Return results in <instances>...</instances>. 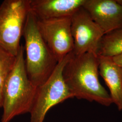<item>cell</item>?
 Instances as JSON below:
<instances>
[{
  "label": "cell",
  "mask_w": 122,
  "mask_h": 122,
  "mask_svg": "<svg viewBox=\"0 0 122 122\" xmlns=\"http://www.w3.org/2000/svg\"><path fill=\"white\" fill-rule=\"evenodd\" d=\"M82 7L105 34L122 28V5L117 0H85Z\"/></svg>",
  "instance_id": "cell-8"
},
{
  "label": "cell",
  "mask_w": 122,
  "mask_h": 122,
  "mask_svg": "<svg viewBox=\"0 0 122 122\" xmlns=\"http://www.w3.org/2000/svg\"><path fill=\"white\" fill-rule=\"evenodd\" d=\"M30 0H5L0 5V46L16 56L30 11Z\"/></svg>",
  "instance_id": "cell-5"
},
{
  "label": "cell",
  "mask_w": 122,
  "mask_h": 122,
  "mask_svg": "<svg viewBox=\"0 0 122 122\" xmlns=\"http://www.w3.org/2000/svg\"><path fill=\"white\" fill-rule=\"evenodd\" d=\"M112 58L115 63L122 67V53Z\"/></svg>",
  "instance_id": "cell-13"
},
{
  "label": "cell",
  "mask_w": 122,
  "mask_h": 122,
  "mask_svg": "<svg viewBox=\"0 0 122 122\" xmlns=\"http://www.w3.org/2000/svg\"><path fill=\"white\" fill-rule=\"evenodd\" d=\"M15 56L0 46V108H2L3 91L5 80L12 69L15 61Z\"/></svg>",
  "instance_id": "cell-12"
},
{
  "label": "cell",
  "mask_w": 122,
  "mask_h": 122,
  "mask_svg": "<svg viewBox=\"0 0 122 122\" xmlns=\"http://www.w3.org/2000/svg\"><path fill=\"white\" fill-rule=\"evenodd\" d=\"M71 30L74 55L86 53L98 55L100 41L105 32L83 7L71 16Z\"/></svg>",
  "instance_id": "cell-6"
},
{
  "label": "cell",
  "mask_w": 122,
  "mask_h": 122,
  "mask_svg": "<svg viewBox=\"0 0 122 122\" xmlns=\"http://www.w3.org/2000/svg\"><path fill=\"white\" fill-rule=\"evenodd\" d=\"M122 53V28L105 34L100 41L98 55L114 57Z\"/></svg>",
  "instance_id": "cell-11"
},
{
  "label": "cell",
  "mask_w": 122,
  "mask_h": 122,
  "mask_svg": "<svg viewBox=\"0 0 122 122\" xmlns=\"http://www.w3.org/2000/svg\"><path fill=\"white\" fill-rule=\"evenodd\" d=\"M117 1L120 5H122V0H117Z\"/></svg>",
  "instance_id": "cell-14"
},
{
  "label": "cell",
  "mask_w": 122,
  "mask_h": 122,
  "mask_svg": "<svg viewBox=\"0 0 122 122\" xmlns=\"http://www.w3.org/2000/svg\"><path fill=\"white\" fill-rule=\"evenodd\" d=\"M72 52L59 61L52 74L37 86L30 111V122H44L48 111L54 106L73 98L63 76V71Z\"/></svg>",
  "instance_id": "cell-4"
},
{
  "label": "cell",
  "mask_w": 122,
  "mask_h": 122,
  "mask_svg": "<svg viewBox=\"0 0 122 122\" xmlns=\"http://www.w3.org/2000/svg\"><path fill=\"white\" fill-rule=\"evenodd\" d=\"M37 20L41 35L58 62L73 52L71 17Z\"/></svg>",
  "instance_id": "cell-7"
},
{
  "label": "cell",
  "mask_w": 122,
  "mask_h": 122,
  "mask_svg": "<svg viewBox=\"0 0 122 122\" xmlns=\"http://www.w3.org/2000/svg\"><path fill=\"white\" fill-rule=\"evenodd\" d=\"M85 0H30V10L39 20L71 17Z\"/></svg>",
  "instance_id": "cell-9"
},
{
  "label": "cell",
  "mask_w": 122,
  "mask_h": 122,
  "mask_svg": "<svg viewBox=\"0 0 122 122\" xmlns=\"http://www.w3.org/2000/svg\"><path fill=\"white\" fill-rule=\"evenodd\" d=\"M37 21L30 10L23 35L25 40L26 72L37 87L48 79L58 63L41 35Z\"/></svg>",
  "instance_id": "cell-3"
},
{
  "label": "cell",
  "mask_w": 122,
  "mask_h": 122,
  "mask_svg": "<svg viewBox=\"0 0 122 122\" xmlns=\"http://www.w3.org/2000/svg\"><path fill=\"white\" fill-rule=\"evenodd\" d=\"M99 56L92 53L75 55L73 52L63 71L66 84L74 97L109 107L113 104L99 79Z\"/></svg>",
  "instance_id": "cell-1"
},
{
  "label": "cell",
  "mask_w": 122,
  "mask_h": 122,
  "mask_svg": "<svg viewBox=\"0 0 122 122\" xmlns=\"http://www.w3.org/2000/svg\"><path fill=\"white\" fill-rule=\"evenodd\" d=\"M99 56V72L109 90L113 104L122 111V67L112 57Z\"/></svg>",
  "instance_id": "cell-10"
},
{
  "label": "cell",
  "mask_w": 122,
  "mask_h": 122,
  "mask_svg": "<svg viewBox=\"0 0 122 122\" xmlns=\"http://www.w3.org/2000/svg\"><path fill=\"white\" fill-rule=\"evenodd\" d=\"M25 49L21 45L13 68L5 80L3 91V113L0 122H10L15 117L30 113L37 86L26 72Z\"/></svg>",
  "instance_id": "cell-2"
}]
</instances>
